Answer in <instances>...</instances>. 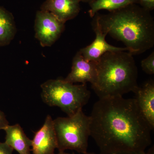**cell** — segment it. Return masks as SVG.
<instances>
[{
	"mask_svg": "<svg viewBox=\"0 0 154 154\" xmlns=\"http://www.w3.org/2000/svg\"><path fill=\"white\" fill-rule=\"evenodd\" d=\"M90 117L91 136L99 147V154L144 153L151 145L152 130L135 98H99Z\"/></svg>",
	"mask_w": 154,
	"mask_h": 154,
	"instance_id": "6da1fadb",
	"label": "cell"
},
{
	"mask_svg": "<svg viewBox=\"0 0 154 154\" xmlns=\"http://www.w3.org/2000/svg\"><path fill=\"white\" fill-rule=\"evenodd\" d=\"M147 11L136 4L95 18L104 33L124 43L133 54L145 52L154 45V21Z\"/></svg>",
	"mask_w": 154,
	"mask_h": 154,
	"instance_id": "7a4b0ae2",
	"label": "cell"
},
{
	"mask_svg": "<svg viewBox=\"0 0 154 154\" xmlns=\"http://www.w3.org/2000/svg\"><path fill=\"white\" fill-rule=\"evenodd\" d=\"M138 75L134 58L128 51L106 52L97 61L92 88L99 98L122 96L137 89Z\"/></svg>",
	"mask_w": 154,
	"mask_h": 154,
	"instance_id": "3957f363",
	"label": "cell"
},
{
	"mask_svg": "<svg viewBox=\"0 0 154 154\" xmlns=\"http://www.w3.org/2000/svg\"><path fill=\"white\" fill-rule=\"evenodd\" d=\"M42 101L50 107H57L68 116L82 110L91 97L86 84L74 85L64 79H50L40 86Z\"/></svg>",
	"mask_w": 154,
	"mask_h": 154,
	"instance_id": "277c9868",
	"label": "cell"
},
{
	"mask_svg": "<svg viewBox=\"0 0 154 154\" xmlns=\"http://www.w3.org/2000/svg\"><path fill=\"white\" fill-rule=\"evenodd\" d=\"M90 124V116L85 115L82 110L72 116L54 119L59 152L71 150L79 154L87 152L91 136Z\"/></svg>",
	"mask_w": 154,
	"mask_h": 154,
	"instance_id": "5b68a950",
	"label": "cell"
},
{
	"mask_svg": "<svg viewBox=\"0 0 154 154\" xmlns=\"http://www.w3.org/2000/svg\"><path fill=\"white\" fill-rule=\"evenodd\" d=\"M64 24L51 13L43 10L38 11L34 24L35 37L42 47H50L60 37Z\"/></svg>",
	"mask_w": 154,
	"mask_h": 154,
	"instance_id": "8992f818",
	"label": "cell"
},
{
	"mask_svg": "<svg viewBox=\"0 0 154 154\" xmlns=\"http://www.w3.org/2000/svg\"><path fill=\"white\" fill-rule=\"evenodd\" d=\"M56 149L57 143L54 119L48 115L43 125L34 134L31 151L33 154H54Z\"/></svg>",
	"mask_w": 154,
	"mask_h": 154,
	"instance_id": "52a82bcc",
	"label": "cell"
},
{
	"mask_svg": "<svg viewBox=\"0 0 154 154\" xmlns=\"http://www.w3.org/2000/svg\"><path fill=\"white\" fill-rule=\"evenodd\" d=\"M93 26L96 35L95 40L91 45L79 51L85 60L96 62L105 53L128 51L126 48L116 47L107 43L105 40V37L107 34L102 31L98 21L95 18L93 21Z\"/></svg>",
	"mask_w": 154,
	"mask_h": 154,
	"instance_id": "ba28073f",
	"label": "cell"
},
{
	"mask_svg": "<svg viewBox=\"0 0 154 154\" xmlns=\"http://www.w3.org/2000/svg\"><path fill=\"white\" fill-rule=\"evenodd\" d=\"M97 76V61H89L84 59L80 51H78L72 60L71 71L65 81L74 84L89 82L93 85Z\"/></svg>",
	"mask_w": 154,
	"mask_h": 154,
	"instance_id": "9c48e42d",
	"label": "cell"
},
{
	"mask_svg": "<svg viewBox=\"0 0 154 154\" xmlns=\"http://www.w3.org/2000/svg\"><path fill=\"white\" fill-rule=\"evenodd\" d=\"M134 93L141 113L150 126L154 128V83L150 81L138 87Z\"/></svg>",
	"mask_w": 154,
	"mask_h": 154,
	"instance_id": "30bf717a",
	"label": "cell"
},
{
	"mask_svg": "<svg viewBox=\"0 0 154 154\" xmlns=\"http://www.w3.org/2000/svg\"><path fill=\"white\" fill-rule=\"evenodd\" d=\"M80 2L79 0H46L41 10L51 13L65 24L79 14Z\"/></svg>",
	"mask_w": 154,
	"mask_h": 154,
	"instance_id": "8fae6325",
	"label": "cell"
},
{
	"mask_svg": "<svg viewBox=\"0 0 154 154\" xmlns=\"http://www.w3.org/2000/svg\"><path fill=\"white\" fill-rule=\"evenodd\" d=\"M5 142L19 154H30L32 140L25 134L20 125H8L4 129Z\"/></svg>",
	"mask_w": 154,
	"mask_h": 154,
	"instance_id": "7c38bea8",
	"label": "cell"
},
{
	"mask_svg": "<svg viewBox=\"0 0 154 154\" xmlns=\"http://www.w3.org/2000/svg\"><path fill=\"white\" fill-rule=\"evenodd\" d=\"M17 31L14 16L0 6V47L9 45L15 37Z\"/></svg>",
	"mask_w": 154,
	"mask_h": 154,
	"instance_id": "4fadbf2b",
	"label": "cell"
},
{
	"mask_svg": "<svg viewBox=\"0 0 154 154\" xmlns=\"http://www.w3.org/2000/svg\"><path fill=\"white\" fill-rule=\"evenodd\" d=\"M133 4H136V0H94L90 3L89 14L90 17H93L100 10L111 12Z\"/></svg>",
	"mask_w": 154,
	"mask_h": 154,
	"instance_id": "5bb4252c",
	"label": "cell"
},
{
	"mask_svg": "<svg viewBox=\"0 0 154 154\" xmlns=\"http://www.w3.org/2000/svg\"><path fill=\"white\" fill-rule=\"evenodd\" d=\"M142 69L145 72L149 75L154 74V52H152L148 57L142 60Z\"/></svg>",
	"mask_w": 154,
	"mask_h": 154,
	"instance_id": "9a60e30c",
	"label": "cell"
},
{
	"mask_svg": "<svg viewBox=\"0 0 154 154\" xmlns=\"http://www.w3.org/2000/svg\"><path fill=\"white\" fill-rule=\"evenodd\" d=\"M136 4L148 11L154 9V0H136Z\"/></svg>",
	"mask_w": 154,
	"mask_h": 154,
	"instance_id": "2e32d148",
	"label": "cell"
},
{
	"mask_svg": "<svg viewBox=\"0 0 154 154\" xmlns=\"http://www.w3.org/2000/svg\"><path fill=\"white\" fill-rule=\"evenodd\" d=\"M14 150L5 142H0V154H13Z\"/></svg>",
	"mask_w": 154,
	"mask_h": 154,
	"instance_id": "e0dca14e",
	"label": "cell"
},
{
	"mask_svg": "<svg viewBox=\"0 0 154 154\" xmlns=\"http://www.w3.org/2000/svg\"><path fill=\"white\" fill-rule=\"evenodd\" d=\"M9 125L5 114L0 109V130H4Z\"/></svg>",
	"mask_w": 154,
	"mask_h": 154,
	"instance_id": "ac0fdd59",
	"label": "cell"
},
{
	"mask_svg": "<svg viewBox=\"0 0 154 154\" xmlns=\"http://www.w3.org/2000/svg\"><path fill=\"white\" fill-rule=\"evenodd\" d=\"M145 154H154V146H153L149 149L148 150L145 152Z\"/></svg>",
	"mask_w": 154,
	"mask_h": 154,
	"instance_id": "d6986e66",
	"label": "cell"
},
{
	"mask_svg": "<svg viewBox=\"0 0 154 154\" xmlns=\"http://www.w3.org/2000/svg\"><path fill=\"white\" fill-rule=\"evenodd\" d=\"M145 152L144 153H138L135 152H129V153H114L112 154H145Z\"/></svg>",
	"mask_w": 154,
	"mask_h": 154,
	"instance_id": "ffe728a7",
	"label": "cell"
},
{
	"mask_svg": "<svg viewBox=\"0 0 154 154\" xmlns=\"http://www.w3.org/2000/svg\"><path fill=\"white\" fill-rule=\"evenodd\" d=\"M80 2H84L89 3L90 4L91 2H93L94 0H79Z\"/></svg>",
	"mask_w": 154,
	"mask_h": 154,
	"instance_id": "44dd1931",
	"label": "cell"
},
{
	"mask_svg": "<svg viewBox=\"0 0 154 154\" xmlns=\"http://www.w3.org/2000/svg\"><path fill=\"white\" fill-rule=\"evenodd\" d=\"M72 154H75V153L74 152H73L72 153ZM79 154H96V153H94V152H86V153H79Z\"/></svg>",
	"mask_w": 154,
	"mask_h": 154,
	"instance_id": "7402d4cb",
	"label": "cell"
},
{
	"mask_svg": "<svg viewBox=\"0 0 154 154\" xmlns=\"http://www.w3.org/2000/svg\"><path fill=\"white\" fill-rule=\"evenodd\" d=\"M57 154H71L69 153L66 152H59Z\"/></svg>",
	"mask_w": 154,
	"mask_h": 154,
	"instance_id": "603a6c76",
	"label": "cell"
}]
</instances>
